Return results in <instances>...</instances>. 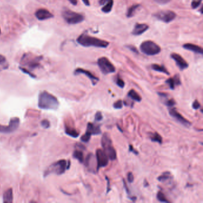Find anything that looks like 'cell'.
<instances>
[{
  "mask_svg": "<svg viewBox=\"0 0 203 203\" xmlns=\"http://www.w3.org/2000/svg\"><path fill=\"white\" fill-rule=\"evenodd\" d=\"M58 106L59 102L55 96L45 90L40 92L38 98V107L40 109L56 110Z\"/></svg>",
  "mask_w": 203,
  "mask_h": 203,
  "instance_id": "6da1fadb",
  "label": "cell"
},
{
  "mask_svg": "<svg viewBox=\"0 0 203 203\" xmlns=\"http://www.w3.org/2000/svg\"><path fill=\"white\" fill-rule=\"evenodd\" d=\"M76 41L79 44L85 47L94 46L97 48H107L109 45V43L105 41L85 34L80 35Z\"/></svg>",
  "mask_w": 203,
  "mask_h": 203,
  "instance_id": "7a4b0ae2",
  "label": "cell"
},
{
  "mask_svg": "<svg viewBox=\"0 0 203 203\" xmlns=\"http://www.w3.org/2000/svg\"><path fill=\"white\" fill-rule=\"evenodd\" d=\"M70 167V161H67L66 160H60L53 163L44 172V176H46L50 174L54 173L57 175L63 174L66 170H68Z\"/></svg>",
  "mask_w": 203,
  "mask_h": 203,
  "instance_id": "3957f363",
  "label": "cell"
},
{
  "mask_svg": "<svg viewBox=\"0 0 203 203\" xmlns=\"http://www.w3.org/2000/svg\"><path fill=\"white\" fill-rule=\"evenodd\" d=\"M140 50L142 53L147 56H154L159 54L161 48L156 43L151 41H146L140 45Z\"/></svg>",
  "mask_w": 203,
  "mask_h": 203,
  "instance_id": "277c9868",
  "label": "cell"
},
{
  "mask_svg": "<svg viewBox=\"0 0 203 203\" xmlns=\"http://www.w3.org/2000/svg\"><path fill=\"white\" fill-rule=\"evenodd\" d=\"M62 16L65 20L70 24H76L82 22L85 17L78 13L70 10H65L62 12Z\"/></svg>",
  "mask_w": 203,
  "mask_h": 203,
  "instance_id": "5b68a950",
  "label": "cell"
},
{
  "mask_svg": "<svg viewBox=\"0 0 203 203\" xmlns=\"http://www.w3.org/2000/svg\"><path fill=\"white\" fill-rule=\"evenodd\" d=\"M97 64L104 75L113 73L116 72V68L111 61L106 57H102L98 59Z\"/></svg>",
  "mask_w": 203,
  "mask_h": 203,
  "instance_id": "8992f818",
  "label": "cell"
},
{
  "mask_svg": "<svg viewBox=\"0 0 203 203\" xmlns=\"http://www.w3.org/2000/svg\"><path fill=\"white\" fill-rule=\"evenodd\" d=\"M154 16L158 20L163 22L169 23L176 18V14L171 10H162L154 14Z\"/></svg>",
  "mask_w": 203,
  "mask_h": 203,
  "instance_id": "52a82bcc",
  "label": "cell"
},
{
  "mask_svg": "<svg viewBox=\"0 0 203 203\" xmlns=\"http://www.w3.org/2000/svg\"><path fill=\"white\" fill-rule=\"evenodd\" d=\"M20 124V119L18 117H13L10 120L7 126L0 124V133L10 134L17 129Z\"/></svg>",
  "mask_w": 203,
  "mask_h": 203,
  "instance_id": "ba28073f",
  "label": "cell"
},
{
  "mask_svg": "<svg viewBox=\"0 0 203 203\" xmlns=\"http://www.w3.org/2000/svg\"><path fill=\"white\" fill-rule=\"evenodd\" d=\"M97 172L102 168L106 167L109 164V158L104 150L97 149L96 151Z\"/></svg>",
  "mask_w": 203,
  "mask_h": 203,
  "instance_id": "9c48e42d",
  "label": "cell"
},
{
  "mask_svg": "<svg viewBox=\"0 0 203 203\" xmlns=\"http://www.w3.org/2000/svg\"><path fill=\"white\" fill-rule=\"evenodd\" d=\"M169 114L177 122L186 127H189L191 125V123L187 119H186L184 117H183L181 114L176 110L175 108L171 107L169 110Z\"/></svg>",
  "mask_w": 203,
  "mask_h": 203,
  "instance_id": "30bf717a",
  "label": "cell"
},
{
  "mask_svg": "<svg viewBox=\"0 0 203 203\" xmlns=\"http://www.w3.org/2000/svg\"><path fill=\"white\" fill-rule=\"evenodd\" d=\"M85 166L91 173H94L97 172V160L92 153H90L87 156L85 160Z\"/></svg>",
  "mask_w": 203,
  "mask_h": 203,
  "instance_id": "8fae6325",
  "label": "cell"
},
{
  "mask_svg": "<svg viewBox=\"0 0 203 203\" xmlns=\"http://www.w3.org/2000/svg\"><path fill=\"white\" fill-rule=\"evenodd\" d=\"M171 58L176 62L177 66L181 70H183L188 68L189 65L188 63L179 54L173 53L171 54Z\"/></svg>",
  "mask_w": 203,
  "mask_h": 203,
  "instance_id": "7c38bea8",
  "label": "cell"
},
{
  "mask_svg": "<svg viewBox=\"0 0 203 203\" xmlns=\"http://www.w3.org/2000/svg\"><path fill=\"white\" fill-rule=\"evenodd\" d=\"M35 16L39 20H45L53 18L54 15L45 9H40L35 12Z\"/></svg>",
  "mask_w": 203,
  "mask_h": 203,
  "instance_id": "4fadbf2b",
  "label": "cell"
},
{
  "mask_svg": "<svg viewBox=\"0 0 203 203\" xmlns=\"http://www.w3.org/2000/svg\"><path fill=\"white\" fill-rule=\"evenodd\" d=\"M74 74L76 75H79V74L85 75V76H87L89 79H90L93 85H95L99 81V78H98L97 77L94 76L93 74H92L90 71H88L87 70H85V69H83L81 68H76L75 70V71L74 72Z\"/></svg>",
  "mask_w": 203,
  "mask_h": 203,
  "instance_id": "5bb4252c",
  "label": "cell"
},
{
  "mask_svg": "<svg viewBox=\"0 0 203 203\" xmlns=\"http://www.w3.org/2000/svg\"><path fill=\"white\" fill-rule=\"evenodd\" d=\"M149 28V26L145 23H136L132 31V34L135 36L141 35L144 33Z\"/></svg>",
  "mask_w": 203,
  "mask_h": 203,
  "instance_id": "9a60e30c",
  "label": "cell"
},
{
  "mask_svg": "<svg viewBox=\"0 0 203 203\" xmlns=\"http://www.w3.org/2000/svg\"><path fill=\"white\" fill-rule=\"evenodd\" d=\"M86 132L90 134V135H97L102 134V131L100 129V126L88 123L87 124V129Z\"/></svg>",
  "mask_w": 203,
  "mask_h": 203,
  "instance_id": "2e32d148",
  "label": "cell"
},
{
  "mask_svg": "<svg viewBox=\"0 0 203 203\" xmlns=\"http://www.w3.org/2000/svg\"><path fill=\"white\" fill-rule=\"evenodd\" d=\"M166 83L169 85L170 90H175V88L176 86L180 85L181 84L180 76L177 74L175 76H174L173 78H171L168 79L166 81Z\"/></svg>",
  "mask_w": 203,
  "mask_h": 203,
  "instance_id": "e0dca14e",
  "label": "cell"
},
{
  "mask_svg": "<svg viewBox=\"0 0 203 203\" xmlns=\"http://www.w3.org/2000/svg\"><path fill=\"white\" fill-rule=\"evenodd\" d=\"M183 48L185 50H190L197 54H201V55L203 54V49L200 46L192 44L191 43H187V44H185L183 45Z\"/></svg>",
  "mask_w": 203,
  "mask_h": 203,
  "instance_id": "ac0fdd59",
  "label": "cell"
},
{
  "mask_svg": "<svg viewBox=\"0 0 203 203\" xmlns=\"http://www.w3.org/2000/svg\"><path fill=\"white\" fill-rule=\"evenodd\" d=\"M103 150L105 153L108 158L110 159L111 160H115L117 158L116 151L112 146L104 148Z\"/></svg>",
  "mask_w": 203,
  "mask_h": 203,
  "instance_id": "d6986e66",
  "label": "cell"
},
{
  "mask_svg": "<svg viewBox=\"0 0 203 203\" xmlns=\"http://www.w3.org/2000/svg\"><path fill=\"white\" fill-rule=\"evenodd\" d=\"M101 143L103 149L112 146V141L109 134L104 133L103 134V136H102Z\"/></svg>",
  "mask_w": 203,
  "mask_h": 203,
  "instance_id": "ffe728a7",
  "label": "cell"
},
{
  "mask_svg": "<svg viewBox=\"0 0 203 203\" xmlns=\"http://www.w3.org/2000/svg\"><path fill=\"white\" fill-rule=\"evenodd\" d=\"M13 201V190L9 188L3 194V202L4 203H11Z\"/></svg>",
  "mask_w": 203,
  "mask_h": 203,
  "instance_id": "44dd1931",
  "label": "cell"
},
{
  "mask_svg": "<svg viewBox=\"0 0 203 203\" xmlns=\"http://www.w3.org/2000/svg\"><path fill=\"white\" fill-rule=\"evenodd\" d=\"M173 178V177L170 172H164L161 174V175L158 176L157 180L161 182H165L166 181L172 180Z\"/></svg>",
  "mask_w": 203,
  "mask_h": 203,
  "instance_id": "7402d4cb",
  "label": "cell"
},
{
  "mask_svg": "<svg viewBox=\"0 0 203 203\" xmlns=\"http://www.w3.org/2000/svg\"><path fill=\"white\" fill-rule=\"evenodd\" d=\"M65 133L73 138H78L79 136V132L75 128L68 126H65Z\"/></svg>",
  "mask_w": 203,
  "mask_h": 203,
  "instance_id": "603a6c76",
  "label": "cell"
},
{
  "mask_svg": "<svg viewBox=\"0 0 203 203\" xmlns=\"http://www.w3.org/2000/svg\"><path fill=\"white\" fill-rule=\"evenodd\" d=\"M127 96L131 99H132L135 102H141L142 100L141 97L134 90H129L127 94Z\"/></svg>",
  "mask_w": 203,
  "mask_h": 203,
  "instance_id": "cb8c5ba5",
  "label": "cell"
},
{
  "mask_svg": "<svg viewBox=\"0 0 203 203\" xmlns=\"http://www.w3.org/2000/svg\"><path fill=\"white\" fill-rule=\"evenodd\" d=\"M151 68L157 71L158 72H161V73H163L167 75H169L170 73L168 72V70L166 69V68H165L163 66H161V65H158L157 64H154L152 65L151 66Z\"/></svg>",
  "mask_w": 203,
  "mask_h": 203,
  "instance_id": "d4e9b609",
  "label": "cell"
},
{
  "mask_svg": "<svg viewBox=\"0 0 203 203\" xmlns=\"http://www.w3.org/2000/svg\"><path fill=\"white\" fill-rule=\"evenodd\" d=\"M73 158L77 159L80 163H83L84 161V157H83V153L80 150H75L73 154Z\"/></svg>",
  "mask_w": 203,
  "mask_h": 203,
  "instance_id": "484cf974",
  "label": "cell"
},
{
  "mask_svg": "<svg viewBox=\"0 0 203 203\" xmlns=\"http://www.w3.org/2000/svg\"><path fill=\"white\" fill-rule=\"evenodd\" d=\"M113 6V0H110L108 2H107L104 5V6L102 8V12L105 13H109L112 11Z\"/></svg>",
  "mask_w": 203,
  "mask_h": 203,
  "instance_id": "4316f807",
  "label": "cell"
},
{
  "mask_svg": "<svg viewBox=\"0 0 203 203\" xmlns=\"http://www.w3.org/2000/svg\"><path fill=\"white\" fill-rule=\"evenodd\" d=\"M140 6L139 4H135L132 6L127 11L126 13V16L127 17H132L134 16L136 10L138 9V8Z\"/></svg>",
  "mask_w": 203,
  "mask_h": 203,
  "instance_id": "83f0119b",
  "label": "cell"
},
{
  "mask_svg": "<svg viewBox=\"0 0 203 203\" xmlns=\"http://www.w3.org/2000/svg\"><path fill=\"white\" fill-rule=\"evenodd\" d=\"M150 138L153 142H158V144H161L162 143V137L156 132L154 134H152Z\"/></svg>",
  "mask_w": 203,
  "mask_h": 203,
  "instance_id": "f1b7e54d",
  "label": "cell"
},
{
  "mask_svg": "<svg viewBox=\"0 0 203 203\" xmlns=\"http://www.w3.org/2000/svg\"><path fill=\"white\" fill-rule=\"evenodd\" d=\"M157 199L161 203H169V201L168 200L164 194L160 191H158L157 194Z\"/></svg>",
  "mask_w": 203,
  "mask_h": 203,
  "instance_id": "f546056e",
  "label": "cell"
},
{
  "mask_svg": "<svg viewBox=\"0 0 203 203\" xmlns=\"http://www.w3.org/2000/svg\"><path fill=\"white\" fill-rule=\"evenodd\" d=\"M115 82L116 83V85L120 87V88H124L125 85L124 82L123 80V79H121L119 76H117L116 79H115Z\"/></svg>",
  "mask_w": 203,
  "mask_h": 203,
  "instance_id": "4dcf8cb0",
  "label": "cell"
},
{
  "mask_svg": "<svg viewBox=\"0 0 203 203\" xmlns=\"http://www.w3.org/2000/svg\"><path fill=\"white\" fill-rule=\"evenodd\" d=\"M166 100L164 101V104L166 106H168V107H170V108L173 107L176 104V102H175V101L173 99H172H172H168V98H166Z\"/></svg>",
  "mask_w": 203,
  "mask_h": 203,
  "instance_id": "1f68e13d",
  "label": "cell"
},
{
  "mask_svg": "<svg viewBox=\"0 0 203 203\" xmlns=\"http://www.w3.org/2000/svg\"><path fill=\"white\" fill-rule=\"evenodd\" d=\"M90 137H91V135L90 134L86 132L84 135H83L81 136L80 140L83 142H88L90 140Z\"/></svg>",
  "mask_w": 203,
  "mask_h": 203,
  "instance_id": "d6a6232c",
  "label": "cell"
},
{
  "mask_svg": "<svg viewBox=\"0 0 203 203\" xmlns=\"http://www.w3.org/2000/svg\"><path fill=\"white\" fill-rule=\"evenodd\" d=\"M123 102L121 100H119L113 104V107L116 109H121L123 107Z\"/></svg>",
  "mask_w": 203,
  "mask_h": 203,
  "instance_id": "836d02e7",
  "label": "cell"
},
{
  "mask_svg": "<svg viewBox=\"0 0 203 203\" xmlns=\"http://www.w3.org/2000/svg\"><path fill=\"white\" fill-rule=\"evenodd\" d=\"M202 0H193L191 3V6L192 9H197L201 3Z\"/></svg>",
  "mask_w": 203,
  "mask_h": 203,
  "instance_id": "e575fe53",
  "label": "cell"
},
{
  "mask_svg": "<svg viewBox=\"0 0 203 203\" xmlns=\"http://www.w3.org/2000/svg\"><path fill=\"white\" fill-rule=\"evenodd\" d=\"M39 66V63H38V61L34 60V61H31L29 62V66L32 68H37Z\"/></svg>",
  "mask_w": 203,
  "mask_h": 203,
  "instance_id": "d590c367",
  "label": "cell"
},
{
  "mask_svg": "<svg viewBox=\"0 0 203 203\" xmlns=\"http://www.w3.org/2000/svg\"><path fill=\"white\" fill-rule=\"evenodd\" d=\"M103 119L102 113L100 112H97L95 115V120L97 122H100L102 121Z\"/></svg>",
  "mask_w": 203,
  "mask_h": 203,
  "instance_id": "8d00e7d4",
  "label": "cell"
},
{
  "mask_svg": "<svg viewBox=\"0 0 203 203\" xmlns=\"http://www.w3.org/2000/svg\"><path fill=\"white\" fill-rule=\"evenodd\" d=\"M19 68L24 73H26V74H27V75H28L29 76H30L31 78H36V76L35 75H34L33 73H31L29 71H28L27 69H26L25 68Z\"/></svg>",
  "mask_w": 203,
  "mask_h": 203,
  "instance_id": "74e56055",
  "label": "cell"
},
{
  "mask_svg": "<svg viewBox=\"0 0 203 203\" xmlns=\"http://www.w3.org/2000/svg\"><path fill=\"white\" fill-rule=\"evenodd\" d=\"M41 124V126L45 129H47V128L50 127V122L46 119H44V120H42Z\"/></svg>",
  "mask_w": 203,
  "mask_h": 203,
  "instance_id": "f35d334b",
  "label": "cell"
},
{
  "mask_svg": "<svg viewBox=\"0 0 203 203\" xmlns=\"http://www.w3.org/2000/svg\"><path fill=\"white\" fill-rule=\"evenodd\" d=\"M192 107L194 110H198L201 107V104H200V103L199 102H198L196 100H195L194 102H193Z\"/></svg>",
  "mask_w": 203,
  "mask_h": 203,
  "instance_id": "ab89813d",
  "label": "cell"
},
{
  "mask_svg": "<svg viewBox=\"0 0 203 203\" xmlns=\"http://www.w3.org/2000/svg\"><path fill=\"white\" fill-rule=\"evenodd\" d=\"M127 181L129 183H132L134 181V175L132 174V172H129L127 175Z\"/></svg>",
  "mask_w": 203,
  "mask_h": 203,
  "instance_id": "60d3db41",
  "label": "cell"
},
{
  "mask_svg": "<svg viewBox=\"0 0 203 203\" xmlns=\"http://www.w3.org/2000/svg\"><path fill=\"white\" fill-rule=\"evenodd\" d=\"M154 1L160 4H166L171 1V0H154Z\"/></svg>",
  "mask_w": 203,
  "mask_h": 203,
  "instance_id": "b9f144b4",
  "label": "cell"
},
{
  "mask_svg": "<svg viewBox=\"0 0 203 203\" xmlns=\"http://www.w3.org/2000/svg\"><path fill=\"white\" fill-rule=\"evenodd\" d=\"M105 179L106 181L107 182V194H108L109 192L111 191V188H110V180L109 179L107 178V176H105Z\"/></svg>",
  "mask_w": 203,
  "mask_h": 203,
  "instance_id": "7bdbcfd3",
  "label": "cell"
},
{
  "mask_svg": "<svg viewBox=\"0 0 203 203\" xmlns=\"http://www.w3.org/2000/svg\"><path fill=\"white\" fill-rule=\"evenodd\" d=\"M129 151L130 152H132L135 155H138L139 154L138 152L134 148V147H133V146L132 145L129 146Z\"/></svg>",
  "mask_w": 203,
  "mask_h": 203,
  "instance_id": "ee69618b",
  "label": "cell"
},
{
  "mask_svg": "<svg viewBox=\"0 0 203 203\" xmlns=\"http://www.w3.org/2000/svg\"><path fill=\"white\" fill-rule=\"evenodd\" d=\"M123 182H124V188L126 190V191L127 194L129 195L130 194V191H129V188H128V187H127V185H126V183L124 179H123Z\"/></svg>",
  "mask_w": 203,
  "mask_h": 203,
  "instance_id": "f6af8a7d",
  "label": "cell"
},
{
  "mask_svg": "<svg viewBox=\"0 0 203 203\" xmlns=\"http://www.w3.org/2000/svg\"><path fill=\"white\" fill-rule=\"evenodd\" d=\"M127 48H128L129 50H132V51H134V52H135V53H138V50H136V48H135L134 46H132V45H130V46H127Z\"/></svg>",
  "mask_w": 203,
  "mask_h": 203,
  "instance_id": "bcb514c9",
  "label": "cell"
},
{
  "mask_svg": "<svg viewBox=\"0 0 203 203\" xmlns=\"http://www.w3.org/2000/svg\"><path fill=\"white\" fill-rule=\"evenodd\" d=\"M6 61V57L2 56V55H0V64L4 63Z\"/></svg>",
  "mask_w": 203,
  "mask_h": 203,
  "instance_id": "7dc6e473",
  "label": "cell"
},
{
  "mask_svg": "<svg viewBox=\"0 0 203 203\" xmlns=\"http://www.w3.org/2000/svg\"><path fill=\"white\" fill-rule=\"evenodd\" d=\"M110 0H100L99 1V4L101 6H104V4H105L107 2H108L109 1H110Z\"/></svg>",
  "mask_w": 203,
  "mask_h": 203,
  "instance_id": "c3c4849f",
  "label": "cell"
},
{
  "mask_svg": "<svg viewBox=\"0 0 203 203\" xmlns=\"http://www.w3.org/2000/svg\"><path fill=\"white\" fill-rule=\"evenodd\" d=\"M72 4L76 6L78 4V0H68Z\"/></svg>",
  "mask_w": 203,
  "mask_h": 203,
  "instance_id": "681fc988",
  "label": "cell"
},
{
  "mask_svg": "<svg viewBox=\"0 0 203 203\" xmlns=\"http://www.w3.org/2000/svg\"><path fill=\"white\" fill-rule=\"evenodd\" d=\"M82 1L87 6H90V2L89 0H82Z\"/></svg>",
  "mask_w": 203,
  "mask_h": 203,
  "instance_id": "f907efd6",
  "label": "cell"
},
{
  "mask_svg": "<svg viewBox=\"0 0 203 203\" xmlns=\"http://www.w3.org/2000/svg\"><path fill=\"white\" fill-rule=\"evenodd\" d=\"M148 185H149L148 183L147 182V181H146V180H145V181H144V187H147V186H148Z\"/></svg>",
  "mask_w": 203,
  "mask_h": 203,
  "instance_id": "816d5d0a",
  "label": "cell"
},
{
  "mask_svg": "<svg viewBox=\"0 0 203 203\" xmlns=\"http://www.w3.org/2000/svg\"><path fill=\"white\" fill-rule=\"evenodd\" d=\"M1 29H0V35H1Z\"/></svg>",
  "mask_w": 203,
  "mask_h": 203,
  "instance_id": "f5cc1de1",
  "label": "cell"
}]
</instances>
